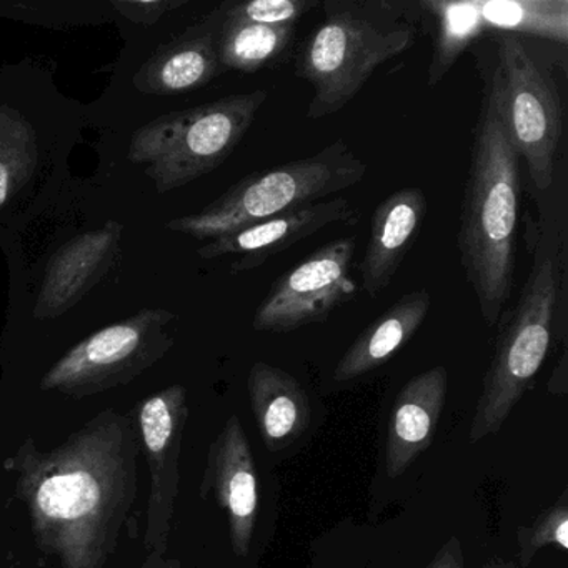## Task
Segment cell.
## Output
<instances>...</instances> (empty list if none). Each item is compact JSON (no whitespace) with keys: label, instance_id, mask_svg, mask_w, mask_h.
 <instances>
[{"label":"cell","instance_id":"1","mask_svg":"<svg viewBox=\"0 0 568 568\" xmlns=\"http://www.w3.org/2000/svg\"><path fill=\"white\" fill-rule=\"evenodd\" d=\"M139 460L134 420L108 408L51 450L28 435L4 470L42 554L61 568H105L138 501Z\"/></svg>","mask_w":568,"mask_h":568},{"label":"cell","instance_id":"2","mask_svg":"<svg viewBox=\"0 0 568 568\" xmlns=\"http://www.w3.org/2000/svg\"><path fill=\"white\" fill-rule=\"evenodd\" d=\"M520 207V158L505 121L500 85L491 69L471 142L457 244L481 318L495 327L514 287Z\"/></svg>","mask_w":568,"mask_h":568},{"label":"cell","instance_id":"3","mask_svg":"<svg viewBox=\"0 0 568 568\" xmlns=\"http://www.w3.org/2000/svg\"><path fill=\"white\" fill-rule=\"evenodd\" d=\"M531 267L514 311L501 314L494 355L475 405L468 442L498 434L518 402L537 381L557 334L567 295V214L565 199L540 217H525Z\"/></svg>","mask_w":568,"mask_h":568},{"label":"cell","instance_id":"4","mask_svg":"<svg viewBox=\"0 0 568 568\" xmlns=\"http://www.w3.org/2000/svg\"><path fill=\"white\" fill-rule=\"evenodd\" d=\"M322 11L295 59V74L312 88V121L347 108L378 68L417 42L424 18L420 2L408 0H327Z\"/></svg>","mask_w":568,"mask_h":568},{"label":"cell","instance_id":"5","mask_svg":"<svg viewBox=\"0 0 568 568\" xmlns=\"http://www.w3.org/2000/svg\"><path fill=\"white\" fill-rule=\"evenodd\" d=\"M367 175V164L335 141L311 158L285 162L268 171L245 175L199 214L171 222V229L197 239L224 237L257 222L324 201L354 187Z\"/></svg>","mask_w":568,"mask_h":568},{"label":"cell","instance_id":"6","mask_svg":"<svg viewBox=\"0 0 568 568\" xmlns=\"http://www.w3.org/2000/svg\"><path fill=\"white\" fill-rule=\"evenodd\" d=\"M267 91L229 95L179 112L139 135L134 151L154 164L161 189L182 187L217 169L235 151L267 101Z\"/></svg>","mask_w":568,"mask_h":568},{"label":"cell","instance_id":"7","mask_svg":"<svg viewBox=\"0 0 568 568\" xmlns=\"http://www.w3.org/2000/svg\"><path fill=\"white\" fill-rule=\"evenodd\" d=\"M495 75L500 85L508 135L525 161L535 191H550L564 139V102L554 75L541 68L520 38L495 36Z\"/></svg>","mask_w":568,"mask_h":568},{"label":"cell","instance_id":"8","mask_svg":"<svg viewBox=\"0 0 568 568\" xmlns=\"http://www.w3.org/2000/svg\"><path fill=\"white\" fill-rule=\"evenodd\" d=\"M354 254V239H337L285 272L255 311L254 331L287 334L327 321L357 295L351 275Z\"/></svg>","mask_w":568,"mask_h":568},{"label":"cell","instance_id":"9","mask_svg":"<svg viewBox=\"0 0 568 568\" xmlns=\"http://www.w3.org/2000/svg\"><path fill=\"white\" fill-rule=\"evenodd\" d=\"M189 418L187 390L172 385L134 408V425L149 467L145 555L165 557L181 487L182 440Z\"/></svg>","mask_w":568,"mask_h":568},{"label":"cell","instance_id":"10","mask_svg":"<svg viewBox=\"0 0 568 568\" xmlns=\"http://www.w3.org/2000/svg\"><path fill=\"white\" fill-rule=\"evenodd\" d=\"M169 342L149 321L111 325L82 341L55 362L41 388L84 398L134 381L168 351Z\"/></svg>","mask_w":568,"mask_h":568},{"label":"cell","instance_id":"11","mask_svg":"<svg viewBox=\"0 0 568 568\" xmlns=\"http://www.w3.org/2000/svg\"><path fill=\"white\" fill-rule=\"evenodd\" d=\"M201 497L214 498L227 518L229 540L235 557H247L258 515V478L254 454L237 414L225 420L209 445Z\"/></svg>","mask_w":568,"mask_h":568},{"label":"cell","instance_id":"12","mask_svg":"<svg viewBox=\"0 0 568 568\" xmlns=\"http://www.w3.org/2000/svg\"><path fill=\"white\" fill-rule=\"evenodd\" d=\"M357 219L358 211L347 199L328 197L214 239L199 254L207 258L237 254L241 261L234 264V272L248 271L261 267L268 258L304 242L328 225Z\"/></svg>","mask_w":568,"mask_h":568},{"label":"cell","instance_id":"13","mask_svg":"<svg viewBox=\"0 0 568 568\" xmlns=\"http://www.w3.org/2000/svg\"><path fill=\"white\" fill-rule=\"evenodd\" d=\"M448 372L444 365L412 377L398 392L385 442V471L398 478L428 450L447 402Z\"/></svg>","mask_w":568,"mask_h":568},{"label":"cell","instance_id":"14","mask_svg":"<svg viewBox=\"0 0 568 568\" xmlns=\"http://www.w3.org/2000/svg\"><path fill=\"white\" fill-rule=\"evenodd\" d=\"M425 215L427 197L418 187L400 189L377 205L361 262L365 294L377 297L392 284L420 232Z\"/></svg>","mask_w":568,"mask_h":568},{"label":"cell","instance_id":"15","mask_svg":"<svg viewBox=\"0 0 568 568\" xmlns=\"http://www.w3.org/2000/svg\"><path fill=\"white\" fill-rule=\"evenodd\" d=\"M247 390L258 435L271 454L294 447L307 434L311 398L294 375L258 361L248 372Z\"/></svg>","mask_w":568,"mask_h":568},{"label":"cell","instance_id":"16","mask_svg":"<svg viewBox=\"0 0 568 568\" xmlns=\"http://www.w3.org/2000/svg\"><path fill=\"white\" fill-rule=\"evenodd\" d=\"M428 308L430 294L427 288L405 294L355 338L335 365L334 381L347 384L387 364L417 334Z\"/></svg>","mask_w":568,"mask_h":568},{"label":"cell","instance_id":"17","mask_svg":"<svg viewBox=\"0 0 568 568\" xmlns=\"http://www.w3.org/2000/svg\"><path fill=\"white\" fill-rule=\"evenodd\" d=\"M478 31L527 34L567 44V0H471Z\"/></svg>","mask_w":568,"mask_h":568},{"label":"cell","instance_id":"18","mask_svg":"<svg viewBox=\"0 0 568 568\" xmlns=\"http://www.w3.org/2000/svg\"><path fill=\"white\" fill-rule=\"evenodd\" d=\"M297 26H261L225 18L219 36V64L254 74L274 64L291 45Z\"/></svg>","mask_w":568,"mask_h":568},{"label":"cell","instance_id":"19","mask_svg":"<svg viewBox=\"0 0 568 568\" xmlns=\"http://www.w3.org/2000/svg\"><path fill=\"white\" fill-rule=\"evenodd\" d=\"M217 44L219 38L204 36L185 42L169 54L158 69V82L162 91L178 94L207 84L221 65Z\"/></svg>","mask_w":568,"mask_h":568},{"label":"cell","instance_id":"20","mask_svg":"<svg viewBox=\"0 0 568 568\" xmlns=\"http://www.w3.org/2000/svg\"><path fill=\"white\" fill-rule=\"evenodd\" d=\"M518 567L528 568L541 548H560L568 550V488L561 490L560 497L545 508L528 525L518 528Z\"/></svg>","mask_w":568,"mask_h":568},{"label":"cell","instance_id":"21","mask_svg":"<svg viewBox=\"0 0 568 568\" xmlns=\"http://www.w3.org/2000/svg\"><path fill=\"white\" fill-rule=\"evenodd\" d=\"M109 247V237L105 234L85 237L81 244L74 245L69 254L59 258L58 265L49 277L48 294L55 297L68 298L79 291L84 278L94 271Z\"/></svg>","mask_w":568,"mask_h":568},{"label":"cell","instance_id":"22","mask_svg":"<svg viewBox=\"0 0 568 568\" xmlns=\"http://www.w3.org/2000/svg\"><path fill=\"white\" fill-rule=\"evenodd\" d=\"M317 6L314 0H254L232 6L225 18L261 26H297Z\"/></svg>","mask_w":568,"mask_h":568},{"label":"cell","instance_id":"23","mask_svg":"<svg viewBox=\"0 0 568 568\" xmlns=\"http://www.w3.org/2000/svg\"><path fill=\"white\" fill-rule=\"evenodd\" d=\"M425 568H465L464 547L457 535H452L444 541Z\"/></svg>","mask_w":568,"mask_h":568},{"label":"cell","instance_id":"24","mask_svg":"<svg viewBox=\"0 0 568 568\" xmlns=\"http://www.w3.org/2000/svg\"><path fill=\"white\" fill-rule=\"evenodd\" d=\"M142 568H182V564L178 558H165L162 555L148 554L145 555Z\"/></svg>","mask_w":568,"mask_h":568},{"label":"cell","instance_id":"25","mask_svg":"<svg viewBox=\"0 0 568 568\" xmlns=\"http://www.w3.org/2000/svg\"><path fill=\"white\" fill-rule=\"evenodd\" d=\"M481 568H520L515 561L501 560V558H491L490 561Z\"/></svg>","mask_w":568,"mask_h":568}]
</instances>
